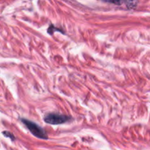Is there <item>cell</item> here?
I'll use <instances>...</instances> for the list:
<instances>
[{
	"instance_id": "obj_1",
	"label": "cell",
	"mask_w": 150,
	"mask_h": 150,
	"mask_svg": "<svg viewBox=\"0 0 150 150\" xmlns=\"http://www.w3.org/2000/svg\"><path fill=\"white\" fill-rule=\"evenodd\" d=\"M21 121L26 125V127L29 129V131L37 138L42 139H48V135H47L46 132L40 126L37 125L36 123L30 121V120H26V119H21Z\"/></svg>"
},
{
	"instance_id": "obj_2",
	"label": "cell",
	"mask_w": 150,
	"mask_h": 150,
	"mask_svg": "<svg viewBox=\"0 0 150 150\" xmlns=\"http://www.w3.org/2000/svg\"><path fill=\"white\" fill-rule=\"evenodd\" d=\"M71 117L70 116L64 115V114L50 113L46 114L44 117V121L50 125H60L70 121Z\"/></svg>"
},
{
	"instance_id": "obj_3",
	"label": "cell",
	"mask_w": 150,
	"mask_h": 150,
	"mask_svg": "<svg viewBox=\"0 0 150 150\" xmlns=\"http://www.w3.org/2000/svg\"><path fill=\"white\" fill-rule=\"evenodd\" d=\"M125 1L127 7L129 8H133L137 4V0H125Z\"/></svg>"
},
{
	"instance_id": "obj_4",
	"label": "cell",
	"mask_w": 150,
	"mask_h": 150,
	"mask_svg": "<svg viewBox=\"0 0 150 150\" xmlns=\"http://www.w3.org/2000/svg\"><path fill=\"white\" fill-rule=\"evenodd\" d=\"M103 1H106V2L117 4V5H120V4H122L123 2H124L125 0H103Z\"/></svg>"
},
{
	"instance_id": "obj_5",
	"label": "cell",
	"mask_w": 150,
	"mask_h": 150,
	"mask_svg": "<svg viewBox=\"0 0 150 150\" xmlns=\"http://www.w3.org/2000/svg\"><path fill=\"white\" fill-rule=\"evenodd\" d=\"M3 134H4V136H7V137H10V139H13V140H14V139H15V137H14V136H13V135L11 134V133H9V132H7V131L5 132V131H4V132H3Z\"/></svg>"
}]
</instances>
